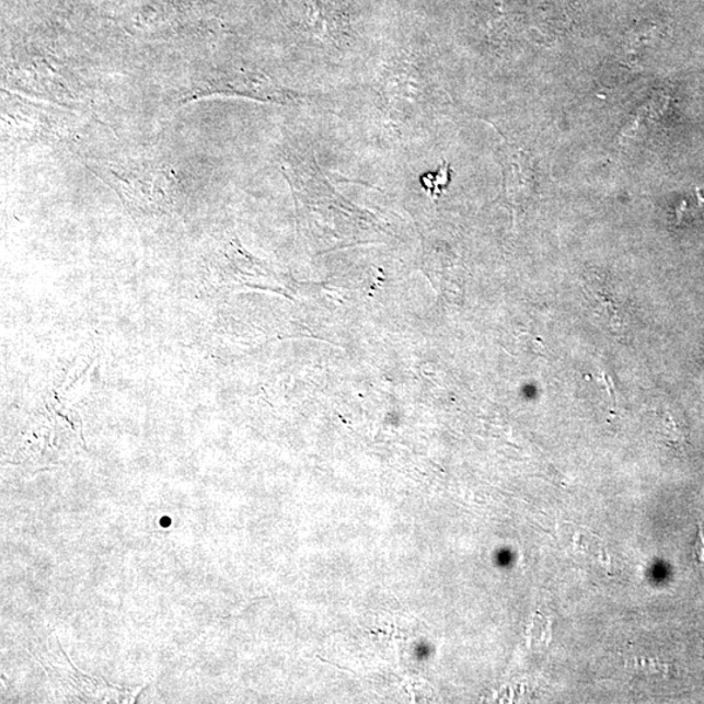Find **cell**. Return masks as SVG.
I'll return each instance as SVG.
<instances>
[{
    "label": "cell",
    "mask_w": 704,
    "mask_h": 704,
    "mask_svg": "<svg viewBox=\"0 0 704 704\" xmlns=\"http://www.w3.org/2000/svg\"><path fill=\"white\" fill-rule=\"evenodd\" d=\"M586 291L595 304L598 305L601 316L608 320L613 327H622L625 324V316L619 309V303L614 293L608 290L605 282L599 281V278L591 277L587 279Z\"/></svg>",
    "instance_id": "4"
},
{
    "label": "cell",
    "mask_w": 704,
    "mask_h": 704,
    "mask_svg": "<svg viewBox=\"0 0 704 704\" xmlns=\"http://www.w3.org/2000/svg\"><path fill=\"white\" fill-rule=\"evenodd\" d=\"M423 187L426 188L427 193L432 195H440L443 187L447 186L449 182V168L443 165L437 173L427 174L422 177Z\"/></svg>",
    "instance_id": "5"
},
{
    "label": "cell",
    "mask_w": 704,
    "mask_h": 704,
    "mask_svg": "<svg viewBox=\"0 0 704 704\" xmlns=\"http://www.w3.org/2000/svg\"><path fill=\"white\" fill-rule=\"evenodd\" d=\"M503 165L509 198L517 207H521L534 194L535 176L531 160L523 150L505 142Z\"/></svg>",
    "instance_id": "3"
},
{
    "label": "cell",
    "mask_w": 704,
    "mask_h": 704,
    "mask_svg": "<svg viewBox=\"0 0 704 704\" xmlns=\"http://www.w3.org/2000/svg\"><path fill=\"white\" fill-rule=\"evenodd\" d=\"M381 112L396 127L424 118L429 104L427 57L415 49H400L381 61L376 77Z\"/></svg>",
    "instance_id": "1"
},
{
    "label": "cell",
    "mask_w": 704,
    "mask_h": 704,
    "mask_svg": "<svg viewBox=\"0 0 704 704\" xmlns=\"http://www.w3.org/2000/svg\"><path fill=\"white\" fill-rule=\"evenodd\" d=\"M241 95L262 101H290L289 92L278 89L270 80L258 73H232L205 86L201 94Z\"/></svg>",
    "instance_id": "2"
}]
</instances>
